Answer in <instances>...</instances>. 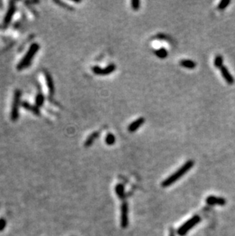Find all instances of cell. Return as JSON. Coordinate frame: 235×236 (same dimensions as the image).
<instances>
[{
  "mask_svg": "<svg viewBox=\"0 0 235 236\" xmlns=\"http://www.w3.org/2000/svg\"><path fill=\"white\" fill-rule=\"evenodd\" d=\"M193 165H194V161H191V160L185 163L181 167L179 170H176V172H175L174 174L170 175L168 178L166 179V180L162 183V186H163V187H167V186L172 185V184H173V183H175L176 180L180 179L184 174H186L188 170H190L192 167H193Z\"/></svg>",
  "mask_w": 235,
  "mask_h": 236,
  "instance_id": "6da1fadb",
  "label": "cell"
},
{
  "mask_svg": "<svg viewBox=\"0 0 235 236\" xmlns=\"http://www.w3.org/2000/svg\"><path fill=\"white\" fill-rule=\"evenodd\" d=\"M38 79H40V84L43 93L48 98H51L54 94V85L52 79L48 73L43 71L40 73Z\"/></svg>",
  "mask_w": 235,
  "mask_h": 236,
  "instance_id": "7a4b0ae2",
  "label": "cell"
},
{
  "mask_svg": "<svg viewBox=\"0 0 235 236\" xmlns=\"http://www.w3.org/2000/svg\"><path fill=\"white\" fill-rule=\"evenodd\" d=\"M37 49H38V47L36 44H33V45H31L28 47V51L24 54L21 60H20V62L18 64V68L20 70L26 68V67L31 63V59L34 57L35 53L37 52Z\"/></svg>",
  "mask_w": 235,
  "mask_h": 236,
  "instance_id": "3957f363",
  "label": "cell"
},
{
  "mask_svg": "<svg viewBox=\"0 0 235 236\" xmlns=\"http://www.w3.org/2000/svg\"><path fill=\"white\" fill-rule=\"evenodd\" d=\"M200 217L198 216V215H195L192 218H191L190 219H188L184 224L182 225L180 228L177 230L178 235L181 236L185 235L188 231L190 230L191 228H193L195 225L198 224L200 222Z\"/></svg>",
  "mask_w": 235,
  "mask_h": 236,
  "instance_id": "277c9868",
  "label": "cell"
},
{
  "mask_svg": "<svg viewBox=\"0 0 235 236\" xmlns=\"http://www.w3.org/2000/svg\"><path fill=\"white\" fill-rule=\"evenodd\" d=\"M116 69V66L115 64H109V66L106 67L104 69H102L99 67L98 66H95L92 67V70L94 74H96V75H101V76H105V75H109V74H112V72H114Z\"/></svg>",
  "mask_w": 235,
  "mask_h": 236,
  "instance_id": "5b68a950",
  "label": "cell"
},
{
  "mask_svg": "<svg viewBox=\"0 0 235 236\" xmlns=\"http://www.w3.org/2000/svg\"><path fill=\"white\" fill-rule=\"evenodd\" d=\"M128 206L126 203L121 206V225L123 228H126L128 225Z\"/></svg>",
  "mask_w": 235,
  "mask_h": 236,
  "instance_id": "8992f818",
  "label": "cell"
},
{
  "mask_svg": "<svg viewBox=\"0 0 235 236\" xmlns=\"http://www.w3.org/2000/svg\"><path fill=\"white\" fill-rule=\"evenodd\" d=\"M144 122H145V119H144V118H142V117L138 118L136 120H134L132 123H131V124L128 125V132H135V131H137L142 125L144 124Z\"/></svg>",
  "mask_w": 235,
  "mask_h": 236,
  "instance_id": "52a82bcc",
  "label": "cell"
},
{
  "mask_svg": "<svg viewBox=\"0 0 235 236\" xmlns=\"http://www.w3.org/2000/svg\"><path fill=\"white\" fill-rule=\"evenodd\" d=\"M220 70H221V73H222L223 77L224 78L225 81L227 82L228 84H233L234 83V79L232 77L231 74H230L229 70H227V68L225 66H222V67L220 68Z\"/></svg>",
  "mask_w": 235,
  "mask_h": 236,
  "instance_id": "ba28073f",
  "label": "cell"
},
{
  "mask_svg": "<svg viewBox=\"0 0 235 236\" xmlns=\"http://www.w3.org/2000/svg\"><path fill=\"white\" fill-rule=\"evenodd\" d=\"M206 202L210 205H215V204H219V205H224L225 203V200L222 198L215 197V196H208L206 199Z\"/></svg>",
  "mask_w": 235,
  "mask_h": 236,
  "instance_id": "9c48e42d",
  "label": "cell"
},
{
  "mask_svg": "<svg viewBox=\"0 0 235 236\" xmlns=\"http://www.w3.org/2000/svg\"><path fill=\"white\" fill-rule=\"evenodd\" d=\"M99 133L98 132H93V133H92L91 135L86 138V140H85V144H84L85 147H90V146H91V145L93 144L94 141H95V140L99 137Z\"/></svg>",
  "mask_w": 235,
  "mask_h": 236,
  "instance_id": "30bf717a",
  "label": "cell"
},
{
  "mask_svg": "<svg viewBox=\"0 0 235 236\" xmlns=\"http://www.w3.org/2000/svg\"><path fill=\"white\" fill-rule=\"evenodd\" d=\"M180 65L183 67L188 68V69H194L196 67V64L192 60H188V59H183L179 62Z\"/></svg>",
  "mask_w": 235,
  "mask_h": 236,
  "instance_id": "8fae6325",
  "label": "cell"
},
{
  "mask_svg": "<svg viewBox=\"0 0 235 236\" xmlns=\"http://www.w3.org/2000/svg\"><path fill=\"white\" fill-rule=\"evenodd\" d=\"M154 54H156V56L160 59H165L168 56V51L164 47H161L158 50H156L154 51Z\"/></svg>",
  "mask_w": 235,
  "mask_h": 236,
  "instance_id": "7c38bea8",
  "label": "cell"
},
{
  "mask_svg": "<svg viewBox=\"0 0 235 236\" xmlns=\"http://www.w3.org/2000/svg\"><path fill=\"white\" fill-rule=\"evenodd\" d=\"M105 143L108 145H112L115 143V137L112 133H109L105 137Z\"/></svg>",
  "mask_w": 235,
  "mask_h": 236,
  "instance_id": "4fadbf2b",
  "label": "cell"
},
{
  "mask_svg": "<svg viewBox=\"0 0 235 236\" xmlns=\"http://www.w3.org/2000/svg\"><path fill=\"white\" fill-rule=\"evenodd\" d=\"M214 65L218 68H221L223 66V57L221 55L216 56L214 60Z\"/></svg>",
  "mask_w": 235,
  "mask_h": 236,
  "instance_id": "5bb4252c",
  "label": "cell"
},
{
  "mask_svg": "<svg viewBox=\"0 0 235 236\" xmlns=\"http://www.w3.org/2000/svg\"><path fill=\"white\" fill-rule=\"evenodd\" d=\"M115 192H116L118 196L120 198H123L124 196V189L123 185L121 184H118L115 187Z\"/></svg>",
  "mask_w": 235,
  "mask_h": 236,
  "instance_id": "9a60e30c",
  "label": "cell"
},
{
  "mask_svg": "<svg viewBox=\"0 0 235 236\" xmlns=\"http://www.w3.org/2000/svg\"><path fill=\"white\" fill-rule=\"evenodd\" d=\"M230 3H231V1H229V0H223V1H222V2L219 3V5H218V9L220 10L224 9Z\"/></svg>",
  "mask_w": 235,
  "mask_h": 236,
  "instance_id": "2e32d148",
  "label": "cell"
},
{
  "mask_svg": "<svg viewBox=\"0 0 235 236\" xmlns=\"http://www.w3.org/2000/svg\"><path fill=\"white\" fill-rule=\"evenodd\" d=\"M140 2L139 0H132L131 1V7L134 11H138L140 9Z\"/></svg>",
  "mask_w": 235,
  "mask_h": 236,
  "instance_id": "e0dca14e",
  "label": "cell"
},
{
  "mask_svg": "<svg viewBox=\"0 0 235 236\" xmlns=\"http://www.w3.org/2000/svg\"><path fill=\"white\" fill-rule=\"evenodd\" d=\"M169 236H175V233H174V230L171 228L170 232H169Z\"/></svg>",
  "mask_w": 235,
  "mask_h": 236,
  "instance_id": "ac0fdd59",
  "label": "cell"
}]
</instances>
